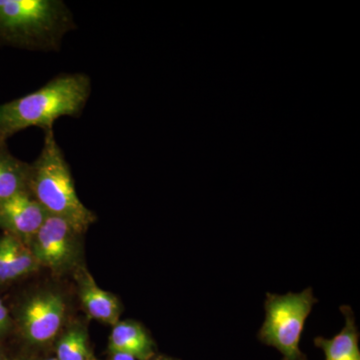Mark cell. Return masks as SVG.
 <instances>
[{"label":"cell","mask_w":360,"mask_h":360,"mask_svg":"<svg viewBox=\"0 0 360 360\" xmlns=\"http://www.w3.org/2000/svg\"><path fill=\"white\" fill-rule=\"evenodd\" d=\"M90 94L86 75L65 73L32 94L0 104V141L30 127L52 129L58 118L82 115Z\"/></svg>","instance_id":"obj_1"},{"label":"cell","mask_w":360,"mask_h":360,"mask_svg":"<svg viewBox=\"0 0 360 360\" xmlns=\"http://www.w3.org/2000/svg\"><path fill=\"white\" fill-rule=\"evenodd\" d=\"M75 28L60 0H0V44L30 51H58Z\"/></svg>","instance_id":"obj_2"},{"label":"cell","mask_w":360,"mask_h":360,"mask_svg":"<svg viewBox=\"0 0 360 360\" xmlns=\"http://www.w3.org/2000/svg\"><path fill=\"white\" fill-rule=\"evenodd\" d=\"M27 188L45 212L65 219L77 233L87 229L96 219L78 198L70 167L53 129L45 130L40 155L30 165Z\"/></svg>","instance_id":"obj_3"},{"label":"cell","mask_w":360,"mask_h":360,"mask_svg":"<svg viewBox=\"0 0 360 360\" xmlns=\"http://www.w3.org/2000/svg\"><path fill=\"white\" fill-rule=\"evenodd\" d=\"M316 302L311 288L283 295L267 293L265 321L258 338L264 345L276 347L283 354V360H307L300 342L305 321Z\"/></svg>","instance_id":"obj_4"},{"label":"cell","mask_w":360,"mask_h":360,"mask_svg":"<svg viewBox=\"0 0 360 360\" xmlns=\"http://www.w3.org/2000/svg\"><path fill=\"white\" fill-rule=\"evenodd\" d=\"M77 234L65 219L49 214L39 231L30 239V250L39 264L54 269H65L75 259Z\"/></svg>","instance_id":"obj_5"},{"label":"cell","mask_w":360,"mask_h":360,"mask_svg":"<svg viewBox=\"0 0 360 360\" xmlns=\"http://www.w3.org/2000/svg\"><path fill=\"white\" fill-rule=\"evenodd\" d=\"M65 309L59 295L46 292L34 296L22 311V328L28 340L44 343L53 338L63 323Z\"/></svg>","instance_id":"obj_6"},{"label":"cell","mask_w":360,"mask_h":360,"mask_svg":"<svg viewBox=\"0 0 360 360\" xmlns=\"http://www.w3.org/2000/svg\"><path fill=\"white\" fill-rule=\"evenodd\" d=\"M47 215L49 213L26 189L0 205V229L25 241L39 231Z\"/></svg>","instance_id":"obj_7"},{"label":"cell","mask_w":360,"mask_h":360,"mask_svg":"<svg viewBox=\"0 0 360 360\" xmlns=\"http://www.w3.org/2000/svg\"><path fill=\"white\" fill-rule=\"evenodd\" d=\"M341 314L345 319V326L335 338H316L314 345L323 350L326 360H360L359 333L355 323L352 307L343 305Z\"/></svg>","instance_id":"obj_8"},{"label":"cell","mask_w":360,"mask_h":360,"mask_svg":"<svg viewBox=\"0 0 360 360\" xmlns=\"http://www.w3.org/2000/svg\"><path fill=\"white\" fill-rule=\"evenodd\" d=\"M110 347L113 354L131 355L139 360H148L155 354V345L141 324L135 321L117 322L111 331Z\"/></svg>","instance_id":"obj_9"},{"label":"cell","mask_w":360,"mask_h":360,"mask_svg":"<svg viewBox=\"0 0 360 360\" xmlns=\"http://www.w3.org/2000/svg\"><path fill=\"white\" fill-rule=\"evenodd\" d=\"M82 304L90 316L104 323L115 326L122 314V307L115 295L101 290L91 276H86L80 290Z\"/></svg>","instance_id":"obj_10"},{"label":"cell","mask_w":360,"mask_h":360,"mask_svg":"<svg viewBox=\"0 0 360 360\" xmlns=\"http://www.w3.org/2000/svg\"><path fill=\"white\" fill-rule=\"evenodd\" d=\"M30 165L23 162L0 141V205L20 191L28 189Z\"/></svg>","instance_id":"obj_11"},{"label":"cell","mask_w":360,"mask_h":360,"mask_svg":"<svg viewBox=\"0 0 360 360\" xmlns=\"http://www.w3.org/2000/svg\"><path fill=\"white\" fill-rule=\"evenodd\" d=\"M87 338L82 329L73 328L60 341L58 347V360H90Z\"/></svg>","instance_id":"obj_12"},{"label":"cell","mask_w":360,"mask_h":360,"mask_svg":"<svg viewBox=\"0 0 360 360\" xmlns=\"http://www.w3.org/2000/svg\"><path fill=\"white\" fill-rule=\"evenodd\" d=\"M11 262L13 278H18L37 269L39 262L25 241L11 234Z\"/></svg>","instance_id":"obj_13"},{"label":"cell","mask_w":360,"mask_h":360,"mask_svg":"<svg viewBox=\"0 0 360 360\" xmlns=\"http://www.w3.org/2000/svg\"><path fill=\"white\" fill-rule=\"evenodd\" d=\"M13 281L11 274V234L6 233L0 238V283Z\"/></svg>","instance_id":"obj_14"},{"label":"cell","mask_w":360,"mask_h":360,"mask_svg":"<svg viewBox=\"0 0 360 360\" xmlns=\"http://www.w3.org/2000/svg\"><path fill=\"white\" fill-rule=\"evenodd\" d=\"M7 321H8V314H7L6 307L0 300V333L6 328Z\"/></svg>","instance_id":"obj_15"},{"label":"cell","mask_w":360,"mask_h":360,"mask_svg":"<svg viewBox=\"0 0 360 360\" xmlns=\"http://www.w3.org/2000/svg\"><path fill=\"white\" fill-rule=\"evenodd\" d=\"M110 360H137L134 359L131 355L127 354H120V352H115L113 354L112 357H111Z\"/></svg>","instance_id":"obj_16"},{"label":"cell","mask_w":360,"mask_h":360,"mask_svg":"<svg viewBox=\"0 0 360 360\" xmlns=\"http://www.w3.org/2000/svg\"><path fill=\"white\" fill-rule=\"evenodd\" d=\"M153 360H172V359H165V357H160V359H155Z\"/></svg>","instance_id":"obj_17"},{"label":"cell","mask_w":360,"mask_h":360,"mask_svg":"<svg viewBox=\"0 0 360 360\" xmlns=\"http://www.w3.org/2000/svg\"><path fill=\"white\" fill-rule=\"evenodd\" d=\"M47 360H58V359H47Z\"/></svg>","instance_id":"obj_18"}]
</instances>
